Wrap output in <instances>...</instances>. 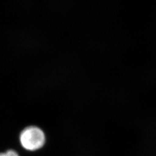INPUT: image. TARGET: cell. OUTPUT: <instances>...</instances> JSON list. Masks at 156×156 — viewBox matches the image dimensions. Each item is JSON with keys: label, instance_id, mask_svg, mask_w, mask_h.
<instances>
[{"label": "cell", "instance_id": "1", "mask_svg": "<svg viewBox=\"0 0 156 156\" xmlns=\"http://www.w3.org/2000/svg\"><path fill=\"white\" fill-rule=\"evenodd\" d=\"M20 141L23 147L26 150L37 151L45 145V134L42 129L37 127H28L21 133Z\"/></svg>", "mask_w": 156, "mask_h": 156}, {"label": "cell", "instance_id": "2", "mask_svg": "<svg viewBox=\"0 0 156 156\" xmlns=\"http://www.w3.org/2000/svg\"><path fill=\"white\" fill-rule=\"evenodd\" d=\"M6 156H19L16 151L13 150H9L5 153Z\"/></svg>", "mask_w": 156, "mask_h": 156}]
</instances>
